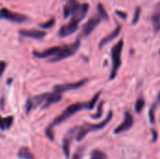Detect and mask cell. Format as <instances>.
<instances>
[{"mask_svg": "<svg viewBox=\"0 0 160 159\" xmlns=\"http://www.w3.org/2000/svg\"><path fill=\"white\" fill-rule=\"evenodd\" d=\"M153 27L156 33H158L160 30V2L156 6L155 12L152 15Z\"/></svg>", "mask_w": 160, "mask_h": 159, "instance_id": "17", "label": "cell"}, {"mask_svg": "<svg viewBox=\"0 0 160 159\" xmlns=\"http://www.w3.org/2000/svg\"><path fill=\"white\" fill-rule=\"evenodd\" d=\"M91 158L92 159H107V155L100 150H93L91 152Z\"/></svg>", "mask_w": 160, "mask_h": 159, "instance_id": "21", "label": "cell"}, {"mask_svg": "<svg viewBox=\"0 0 160 159\" xmlns=\"http://www.w3.org/2000/svg\"><path fill=\"white\" fill-rule=\"evenodd\" d=\"M13 123V116H8L7 118H2L0 116V129L5 130L11 127Z\"/></svg>", "mask_w": 160, "mask_h": 159, "instance_id": "19", "label": "cell"}, {"mask_svg": "<svg viewBox=\"0 0 160 159\" xmlns=\"http://www.w3.org/2000/svg\"><path fill=\"white\" fill-rule=\"evenodd\" d=\"M18 157L22 159H36L32 152L27 147H22L18 152Z\"/></svg>", "mask_w": 160, "mask_h": 159, "instance_id": "18", "label": "cell"}, {"mask_svg": "<svg viewBox=\"0 0 160 159\" xmlns=\"http://www.w3.org/2000/svg\"><path fill=\"white\" fill-rule=\"evenodd\" d=\"M88 9H89V5L87 3L79 4L76 7V8L73 10L71 15H70L71 16V21L76 22L79 23L86 16V14L88 12Z\"/></svg>", "mask_w": 160, "mask_h": 159, "instance_id": "6", "label": "cell"}, {"mask_svg": "<svg viewBox=\"0 0 160 159\" xmlns=\"http://www.w3.org/2000/svg\"><path fill=\"white\" fill-rule=\"evenodd\" d=\"M86 108L87 109V103H75V104H72V105H69L59 116H57L53 122L51 124V127H53L54 126H57L63 122H65L66 120H68L69 117H71L73 114H75L76 112L82 111V109Z\"/></svg>", "mask_w": 160, "mask_h": 159, "instance_id": "3", "label": "cell"}, {"mask_svg": "<svg viewBox=\"0 0 160 159\" xmlns=\"http://www.w3.org/2000/svg\"><path fill=\"white\" fill-rule=\"evenodd\" d=\"M100 21H101V18H100V16L98 14L93 16L92 18H90L82 27V36L83 37H88L96 29V27L100 23Z\"/></svg>", "mask_w": 160, "mask_h": 159, "instance_id": "8", "label": "cell"}, {"mask_svg": "<svg viewBox=\"0 0 160 159\" xmlns=\"http://www.w3.org/2000/svg\"><path fill=\"white\" fill-rule=\"evenodd\" d=\"M19 34L22 37H32L35 39H41L46 36V32L45 31H41V30H36V29H22L19 31Z\"/></svg>", "mask_w": 160, "mask_h": 159, "instance_id": "14", "label": "cell"}, {"mask_svg": "<svg viewBox=\"0 0 160 159\" xmlns=\"http://www.w3.org/2000/svg\"><path fill=\"white\" fill-rule=\"evenodd\" d=\"M152 132H153V134H154V142H156L157 141V138H158V133H157V131L156 130H152Z\"/></svg>", "mask_w": 160, "mask_h": 159, "instance_id": "32", "label": "cell"}, {"mask_svg": "<svg viewBox=\"0 0 160 159\" xmlns=\"http://www.w3.org/2000/svg\"><path fill=\"white\" fill-rule=\"evenodd\" d=\"M115 14L117 16H119L120 18H122V19H127V17H128V14L126 12L122 11V10H115Z\"/></svg>", "mask_w": 160, "mask_h": 159, "instance_id": "31", "label": "cell"}, {"mask_svg": "<svg viewBox=\"0 0 160 159\" xmlns=\"http://www.w3.org/2000/svg\"><path fill=\"white\" fill-rule=\"evenodd\" d=\"M77 129H78V127H73L72 129H70L67 136L65 137L64 141H63V151H64V154L66 156L67 158L69 157V151H70V143H71V141L72 139L74 138V136L77 134Z\"/></svg>", "mask_w": 160, "mask_h": 159, "instance_id": "10", "label": "cell"}, {"mask_svg": "<svg viewBox=\"0 0 160 159\" xmlns=\"http://www.w3.org/2000/svg\"><path fill=\"white\" fill-rule=\"evenodd\" d=\"M133 124H134V118H133L132 114L128 112H126L124 121L115 128L114 134H120V133H123V132L130 129L132 127Z\"/></svg>", "mask_w": 160, "mask_h": 159, "instance_id": "9", "label": "cell"}, {"mask_svg": "<svg viewBox=\"0 0 160 159\" xmlns=\"http://www.w3.org/2000/svg\"><path fill=\"white\" fill-rule=\"evenodd\" d=\"M78 26H79V23H78V22H73V21L70 20L69 22H68L67 24L63 25V26L59 29L58 35H59V37H68V36L73 34V33L78 29Z\"/></svg>", "mask_w": 160, "mask_h": 159, "instance_id": "11", "label": "cell"}, {"mask_svg": "<svg viewBox=\"0 0 160 159\" xmlns=\"http://www.w3.org/2000/svg\"><path fill=\"white\" fill-rule=\"evenodd\" d=\"M141 7H137L136 9H135V13H134V16H133V19H132V23L133 24H136L138 23L139 20H140V16H141Z\"/></svg>", "mask_w": 160, "mask_h": 159, "instance_id": "25", "label": "cell"}, {"mask_svg": "<svg viewBox=\"0 0 160 159\" xmlns=\"http://www.w3.org/2000/svg\"><path fill=\"white\" fill-rule=\"evenodd\" d=\"M62 46H53L51 48H48L46 50H44L43 52H33V55L37 58H48L51 56H54L55 54H57L59 52V51L61 50Z\"/></svg>", "mask_w": 160, "mask_h": 159, "instance_id": "12", "label": "cell"}, {"mask_svg": "<svg viewBox=\"0 0 160 159\" xmlns=\"http://www.w3.org/2000/svg\"><path fill=\"white\" fill-rule=\"evenodd\" d=\"M158 102H160V93L158 94Z\"/></svg>", "mask_w": 160, "mask_h": 159, "instance_id": "33", "label": "cell"}, {"mask_svg": "<svg viewBox=\"0 0 160 159\" xmlns=\"http://www.w3.org/2000/svg\"><path fill=\"white\" fill-rule=\"evenodd\" d=\"M149 118H150V122L152 124H155L156 122V118H155V107H152L150 112H149Z\"/></svg>", "mask_w": 160, "mask_h": 159, "instance_id": "29", "label": "cell"}, {"mask_svg": "<svg viewBox=\"0 0 160 159\" xmlns=\"http://www.w3.org/2000/svg\"><path fill=\"white\" fill-rule=\"evenodd\" d=\"M145 106V101L142 97H139L137 100H136V103H135V111L137 113H140L142 112L143 108Z\"/></svg>", "mask_w": 160, "mask_h": 159, "instance_id": "22", "label": "cell"}, {"mask_svg": "<svg viewBox=\"0 0 160 159\" xmlns=\"http://www.w3.org/2000/svg\"><path fill=\"white\" fill-rule=\"evenodd\" d=\"M55 22V19L54 18H51L49 21L45 22H42V23H39V26L41 28H44V29H48V28H51Z\"/></svg>", "mask_w": 160, "mask_h": 159, "instance_id": "24", "label": "cell"}, {"mask_svg": "<svg viewBox=\"0 0 160 159\" xmlns=\"http://www.w3.org/2000/svg\"><path fill=\"white\" fill-rule=\"evenodd\" d=\"M124 47V40L120 39L112 49V70L110 74V80H113L116 78V75L118 73V70L121 67L122 64V51Z\"/></svg>", "mask_w": 160, "mask_h": 159, "instance_id": "2", "label": "cell"}, {"mask_svg": "<svg viewBox=\"0 0 160 159\" xmlns=\"http://www.w3.org/2000/svg\"><path fill=\"white\" fill-rule=\"evenodd\" d=\"M159 54H160V50H159Z\"/></svg>", "mask_w": 160, "mask_h": 159, "instance_id": "34", "label": "cell"}, {"mask_svg": "<svg viewBox=\"0 0 160 159\" xmlns=\"http://www.w3.org/2000/svg\"><path fill=\"white\" fill-rule=\"evenodd\" d=\"M80 3L77 0H68L67 3L64 6L63 8V12H64V17L68 18V16L71 15V13L73 12V10L76 8V7L79 5Z\"/></svg>", "mask_w": 160, "mask_h": 159, "instance_id": "16", "label": "cell"}, {"mask_svg": "<svg viewBox=\"0 0 160 159\" xmlns=\"http://www.w3.org/2000/svg\"><path fill=\"white\" fill-rule=\"evenodd\" d=\"M80 46H81L80 39H77L72 44L63 45L61 50L59 51V52L50 59V62H58V61H61L63 59H66V58H68V57L74 55L75 52L79 50Z\"/></svg>", "mask_w": 160, "mask_h": 159, "instance_id": "4", "label": "cell"}, {"mask_svg": "<svg viewBox=\"0 0 160 159\" xmlns=\"http://www.w3.org/2000/svg\"><path fill=\"white\" fill-rule=\"evenodd\" d=\"M0 19H5V20L15 22H23L28 20L26 15L13 12L6 7H3L0 9Z\"/></svg>", "mask_w": 160, "mask_h": 159, "instance_id": "5", "label": "cell"}, {"mask_svg": "<svg viewBox=\"0 0 160 159\" xmlns=\"http://www.w3.org/2000/svg\"><path fill=\"white\" fill-rule=\"evenodd\" d=\"M6 67H7V63L5 61H0V77L3 75Z\"/></svg>", "mask_w": 160, "mask_h": 159, "instance_id": "30", "label": "cell"}, {"mask_svg": "<svg viewBox=\"0 0 160 159\" xmlns=\"http://www.w3.org/2000/svg\"><path fill=\"white\" fill-rule=\"evenodd\" d=\"M87 82H88L87 79H83V80H81V81H79V82H71V83H65V84L55 85V86L53 87V91L62 94V93L67 92V91L79 89V88L82 87Z\"/></svg>", "mask_w": 160, "mask_h": 159, "instance_id": "7", "label": "cell"}, {"mask_svg": "<svg viewBox=\"0 0 160 159\" xmlns=\"http://www.w3.org/2000/svg\"><path fill=\"white\" fill-rule=\"evenodd\" d=\"M112 118V112H110L108 116L101 122L98 124H89V123H85L81 127H78L77 129V134H76V140L78 142H81L89 132L91 131H95V130H99L104 128L108 123H110V121Z\"/></svg>", "mask_w": 160, "mask_h": 159, "instance_id": "1", "label": "cell"}, {"mask_svg": "<svg viewBox=\"0 0 160 159\" xmlns=\"http://www.w3.org/2000/svg\"><path fill=\"white\" fill-rule=\"evenodd\" d=\"M46 136L51 140V141H53V139H54V135H53V132H52V127H47V129H46Z\"/></svg>", "mask_w": 160, "mask_h": 159, "instance_id": "28", "label": "cell"}, {"mask_svg": "<svg viewBox=\"0 0 160 159\" xmlns=\"http://www.w3.org/2000/svg\"><path fill=\"white\" fill-rule=\"evenodd\" d=\"M97 7H98V15L100 16L101 20L107 21V20L109 19V15H108V12H107L106 8L104 7L103 4H101V3H98Z\"/></svg>", "mask_w": 160, "mask_h": 159, "instance_id": "20", "label": "cell"}, {"mask_svg": "<svg viewBox=\"0 0 160 159\" xmlns=\"http://www.w3.org/2000/svg\"><path fill=\"white\" fill-rule=\"evenodd\" d=\"M102 112H103V102H101L98 106V112L94 115H92V118L93 119H99L102 115Z\"/></svg>", "mask_w": 160, "mask_h": 159, "instance_id": "26", "label": "cell"}, {"mask_svg": "<svg viewBox=\"0 0 160 159\" xmlns=\"http://www.w3.org/2000/svg\"><path fill=\"white\" fill-rule=\"evenodd\" d=\"M44 97V106L43 108H47L49 106H51L52 104L57 103L62 99V94L53 91L52 93H46L43 94Z\"/></svg>", "mask_w": 160, "mask_h": 159, "instance_id": "13", "label": "cell"}, {"mask_svg": "<svg viewBox=\"0 0 160 159\" xmlns=\"http://www.w3.org/2000/svg\"><path fill=\"white\" fill-rule=\"evenodd\" d=\"M121 30H122L121 25H117V26L115 27V29H114L112 33H110L109 35H107L106 37H104L100 40V42H99V48L104 47L105 45H107L108 43H110L111 41H112L113 39H115V38L119 36Z\"/></svg>", "mask_w": 160, "mask_h": 159, "instance_id": "15", "label": "cell"}, {"mask_svg": "<svg viewBox=\"0 0 160 159\" xmlns=\"http://www.w3.org/2000/svg\"><path fill=\"white\" fill-rule=\"evenodd\" d=\"M82 154H83V147L78 148V150L74 153L72 159H81V157H82Z\"/></svg>", "mask_w": 160, "mask_h": 159, "instance_id": "27", "label": "cell"}, {"mask_svg": "<svg viewBox=\"0 0 160 159\" xmlns=\"http://www.w3.org/2000/svg\"><path fill=\"white\" fill-rule=\"evenodd\" d=\"M100 94H101V92H98V93L93 97V98H92V99L87 103V109H88V110H93V109H94V107H95V105H96L97 101H98V98H99Z\"/></svg>", "mask_w": 160, "mask_h": 159, "instance_id": "23", "label": "cell"}, {"mask_svg": "<svg viewBox=\"0 0 160 159\" xmlns=\"http://www.w3.org/2000/svg\"><path fill=\"white\" fill-rule=\"evenodd\" d=\"M91 159H92V158H91Z\"/></svg>", "mask_w": 160, "mask_h": 159, "instance_id": "35", "label": "cell"}]
</instances>
